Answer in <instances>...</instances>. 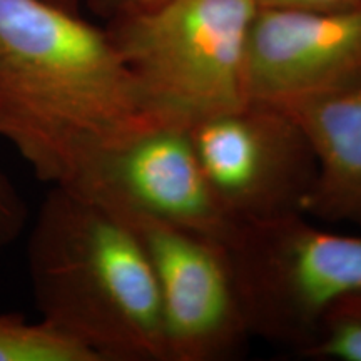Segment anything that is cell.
I'll return each instance as SVG.
<instances>
[{
    "label": "cell",
    "instance_id": "obj_1",
    "mask_svg": "<svg viewBox=\"0 0 361 361\" xmlns=\"http://www.w3.org/2000/svg\"><path fill=\"white\" fill-rule=\"evenodd\" d=\"M161 123L109 30L45 0H0V137L51 186Z\"/></svg>",
    "mask_w": 361,
    "mask_h": 361
},
{
    "label": "cell",
    "instance_id": "obj_2",
    "mask_svg": "<svg viewBox=\"0 0 361 361\" xmlns=\"http://www.w3.org/2000/svg\"><path fill=\"white\" fill-rule=\"evenodd\" d=\"M25 261L45 326L96 361H169L154 273L133 228L111 207L51 186Z\"/></svg>",
    "mask_w": 361,
    "mask_h": 361
},
{
    "label": "cell",
    "instance_id": "obj_3",
    "mask_svg": "<svg viewBox=\"0 0 361 361\" xmlns=\"http://www.w3.org/2000/svg\"><path fill=\"white\" fill-rule=\"evenodd\" d=\"M252 0H164L107 20L116 47L161 123L189 126L247 101Z\"/></svg>",
    "mask_w": 361,
    "mask_h": 361
},
{
    "label": "cell",
    "instance_id": "obj_4",
    "mask_svg": "<svg viewBox=\"0 0 361 361\" xmlns=\"http://www.w3.org/2000/svg\"><path fill=\"white\" fill-rule=\"evenodd\" d=\"M224 245L251 338L298 355L326 311L361 288V236L303 213L238 223Z\"/></svg>",
    "mask_w": 361,
    "mask_h": 361
},
{
    "label": "cell",
    "instance_id": "obj_5",
    "mask_svg": "<svg viewBox=\"0 0 361 361\" xmlns=\"http://www.w3.org/2000/svg\"><path fill=\"white\" fill-rule=\"evenodd\" d=\"M188 129L207 184L233 223L303 213L314 184L316 156L290 111L246 101Z\"/></svg>",
    "mask_w": 361,
    "mask_h": 361
},
{
    "label": "cell",
    "instance_id": "obj_6",
    "mask_svg": "<svg viewBox=\"0 0 361 361\" xmlns=\"http://www.w3.org/2000/svg\"><path fill=\"white\" fill-rule=\"evenodd\" d=\"M112 211L133 228L154 273L169 361H223L241 353L251 335L224 243L144 214Z\"/></svg>",
    "mask_w": 361,
    "mask_h": 361
},
{
    "label": "cell",
    "instance_id": "obj_7",
    "mask_svg": "<svg viewBox=\"0 0 361 361\" xmlns=\"http://www.w3.org/2000/svg\"><path fill=\"white\" fill-rule=\"evenodd\" d=\"M69 188L124 213L226 243L236 228L216 201L188 126L156 123L104 151Z\"/></svg>",
    "mask_w": 361,
    "mask_h": 361
},
{
    "label": "cell",
    "instance_id": "obj_8",
    "mask_svg": "<svg viewBox=\"0 0 361 361\" xmlns=\"http://www.w3.org/2000/svg\"><path fill=\"white\" fill-rule=\"evenodd\" d=\"M247 101L274 106L361 89V6L258 8L246 47Z\"/></svg>",
    "mask_w": 361,
    "mask_h": 361
},
{
    "label": "cell",
    "instance_id": "obj_9",
    "mask_svg": "<svg viewBox=\"0 0 361 361\" xmlns=\"http://www.w3.org/2000/svg\"><path fill=\"white\" fill-rule=\"evenodd\" d=\"M284 109L303 126L316 156V178L303 213L328 224L361 228V89Z\"/></svg>",
    "mask_w": 361,
    "mask_h": 361
},
{
    "label": "cell",
    "instance_id": "obj_10",
    "mask_svg": "<svg viewBox=\"0 0 361 361\" xmlns=\"http://www.w3.org/2000/svg\"><path fill=\"white\" fill-rule=\"evenodd\" d=\"M0 361H96L78 343L22 313H0Z\"/></svg>",
    "mask_w": 361,
    "mask_h": 361
},
{
    "label": "cell",
    "instance_id": "obj_11",
    "mask_svg": "<svg viewBox=\"0 0 361 361\" xmlns=\"http://www.w3.org/2000/svg\"><path fill=\"white\" fill-rule=\"evenodd\" d=\"M301 356L361 361V288L343 296L326 311L313 343Z\"/></svg>",
    "mask_w": 361,
    "mask_h": 361
},
{
    "label": "cell",
    "instance_id": "obj_12",
    "mask_svg": "<svg viewBox=\"0 0 361 361\" xmlns=\"http://www.w3.org/2000/svg\"><path fill=\"white\" fill-rule=\"evenodd\" d=\"M27 224V206L17 189L0 173V247L16 241Z\"/></svg>",
    "mask_w": 361,
    "mask_h": 361
},
{
    "label": "cell",
    "instance_id": "obj_13",
    "mask_svg": "<svg viewBox=\"0 0 361 361\" xmlns=\"http://www.w3.org/2000/svg\"><path fill=\"white\" fill-rule=\"evenodd\" d=\"M258 8L268 11H341L360 7L361 0H252Z\"/></svg>",
    "mask_w": 361,
    "mask_h": 361
},
{
    "label": "cell",
    "instance_id": "obj_14",
    "mask_svg": "<svg viewBox=\"0 0 361 361\" xmlns=\"http://www.w3.org/2000/svg\"><path fill=\"white\" fill-rule=\"evenodd\" d=\"M161 2H164V0H96V4L90 8H94L109 20L116 16H123V13L146 11V8L154 7Z\"/></svg>",
    "mask_w": 361,
    "mask_h": 361
},
{
    "label": "cell",
    "instance_id": "obj_15",
    "mask_svg": "<svg viewBox=\"0 0 361 361\" xmlns=\"http://www.w3.org/2000/svg\"><path fill=\"white\" fill-rule=\"evenodd\" d=\"M45 2L54 4V6L67 8L71 12H80V7L89 6L92 7L96 4V0H45Z\"/></svg>",
    "mask_w": 361,
    "mask_h": 361
}]
</instances>
